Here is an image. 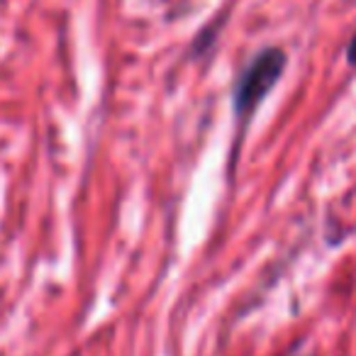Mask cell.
I'll return each mask as SVG.
<instances>
[{"label": "cell", "instance_id": "1", "mask_svg": "<svg viewBox=\"0 0 356 356\" xmlns=\"http://www.w3.org/2000/svg\"><path fill=\"white\" fill-rule=\"evenodd\" d=\"M286 66H288V54L281 47H264L239 71L232 93V110H234V120H237L239 137H244L254 113L261 108L266 95L276 88L281 76L286 74Z\"/></svg>", "mask_w": 356, "mask_h": 356}, {"label": "cell", "instance_id": "2", "mask_svg": "<svg viewBox=\"0 0 356 356\" xmlns=\"http://www.w3.org/2000/svg\"><path fill=\"white\" fill-rule=\"evenodd\" d=\"M344 56H346V64L354 66V69H356V32H354V35H351L349 44H346Z\"/></svg>", "mask_w": 356, "mask_h": 356}, {"label": "cell", "instance_id": "3", "mask_svg": "<svg viewBox=\"0 0 356 356\" xmlns=\"http://www.w3.org/2000/svg\"><path fill=\"white\" fill-rule=\"evenodd\" d=\"M291 356H302V354H291Z\"/></svg>", "mask_w": 356, "mask_h": 356}]
</instances>
